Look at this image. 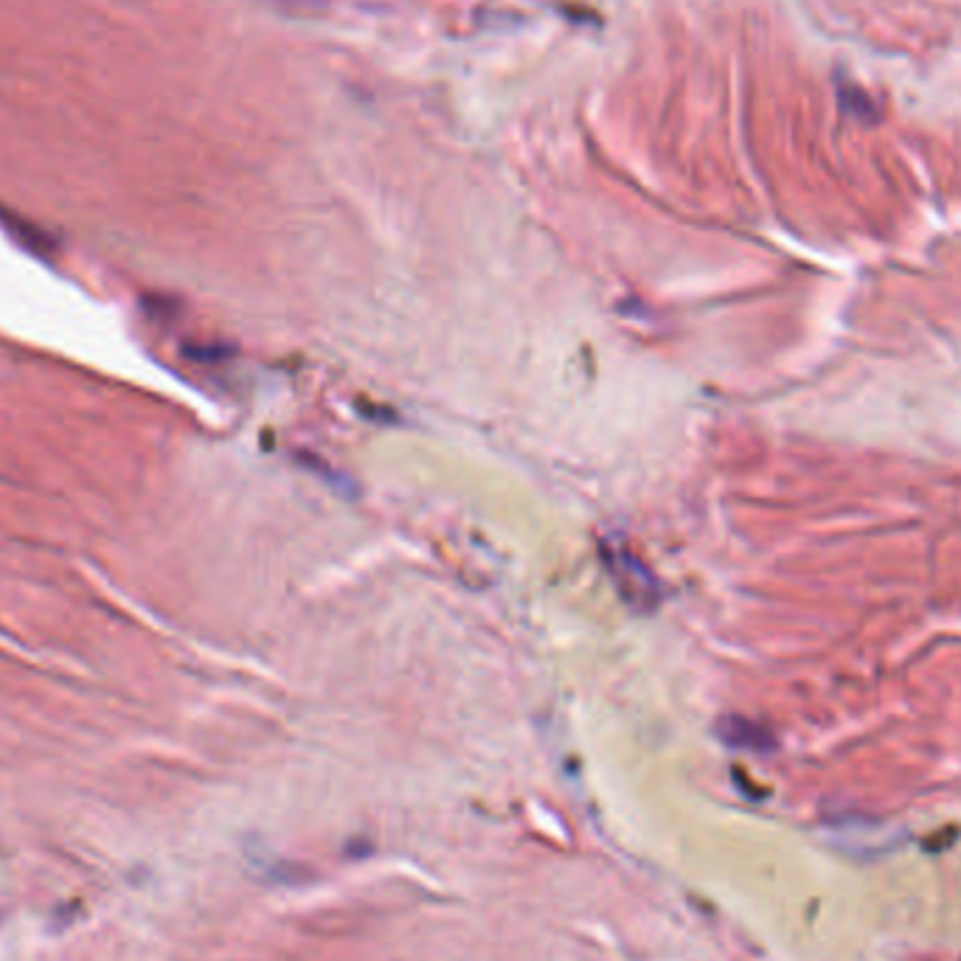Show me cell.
Segmentation results:
<instances>
[{
	"mask_svg": "<svg viewBox=\"0 0 961 961\" xmlns=\"http://www.w3.org/2000/svg\"><path fill=\"white\" fill-rule=\"evenodd\" d=\"M607 554H610L607 568H610V574L616 579L621 596L630 599L636 607H647L644 599H650L652 605V602H655V585H652L647 568H644L633 554H627V551H621V548H607Z\"/></svg>",
	"mask_w": 961,
	"mask_h": 961,
	"instance_id": "cell-1",
	"label": "cell"
}]
</instances>
